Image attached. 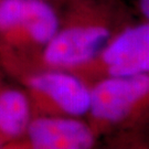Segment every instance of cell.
Masks as SVG:
<instances>
[{"instance_id":"7a4b0ae2","label":"cell","mask_w":149,"mask_h":149,"mask_svg":"<svg viewBox=\"0 0 149 149\" xmlns=\"http://www.w3.org/2000/svg\"><path fill=\"white\" fill-rule=\"evenodd\" d=\"M109 38L106 28L91 27L70 28L56 32L48 43L44 59L54 66H76L88 62L105 47Z\"/></svg>"},{"instance_id":"52a82bcc","label":"cell","mask_w":149,"mask_h":149,"mask_svg":"<svg viewBox=\"0 0 149 149\" xmlns=\"http://www.w3.org/2000/svg\"><path fill=\"white\" fill-rule=\"evenodd\" d=\"M30 123V106L26 95L16 90L0 94V130L8 136H19Z\"/></svg>"},{"instance_id":"5b68a950","label":"cell","mask_w":149,"mask_h":149,"mask_svg":"<svg viewBox=\"0 0 149 149\" xmlns=\"http://www.w3.org/2000/svg\"><path fill=\"white\" fill-rule=\"evenodd\" d=\"M27 128L34 148L86 149L94 143L88 126L73 118H38Z\"/></svg>"},{"instance_id":"277c9868","label":"cell","mask_w":149,"mask_h":149,"mask_svg":"<svg viewBox=\"0 0 149 149\" xmlns=\"http://www.w3.org/2000/svg\"><path fill=\"white\" fill-rule=\"evenodd\" d=\"M112 76L146 74L149 69V27L129 28L113 40L103 52Z\"/></svg>"},{"instance_id":"8992f818","label":"cell","mask_w":149,"mask_h":149,"mask_svg":"<svg viewBox=\"0 0 149 149\" xmlns=\"http://www.w3.org/2000/svg\"><path fill=\"white\" fill-rule=\"evenodd\" d=\"M30 85L48 95L69 115L82 116L90 112L91 91L73 75L63 72H47L33 76Z\"/></svg>"},{"instance_id":"ba28073f","label":"cell","mask_w":149,"mask_h":149,"mask_svg":"<svg viewBox=\"0 0 149 149\" xmlns=\"http://www.w3.org/2000/svg\"><path fill=\"white\" fill-rule=\"evenodd\" d=\"M140 9L145 16H149V0H140Z\"/></svg>"},{"instance_id":"3957f363","label":"cell","mask_w":149,"mask_h":149,"mask_svg":"<svg viewBox=\"0 0 149 149\" xmlns=\"http://www.w3.org/2000/svg\"><path fill=\"white\" fill-rule=\"evenodd\" d=\"M18 28H23L36 42L47 44L59 31V20L41 0H0V30Z\"/></svg>"},{"instance_id":"6da1fadb","label":"cell","mask_w":149,"mask_h":149,"mask_svg":"<svg viewBox=\"0 0 149 149\" xmlns=\"http://www.w3.org/2000/svg\"><path fill=\"white\" fill-rule=\"evenodd\" d=\"M148 91L147 73L135 76H111L91 91L90 112L102 120L118 122L147 95Z\"/></svg>"}]
</instances>
